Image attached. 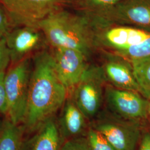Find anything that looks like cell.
Returning <instances> with one entry per match:
<instances>
[{"mask_svg": "<svg viewBox=\"0 0 150 150\" xmlns=\"http://www.w3.org/2000/svg\"><path fill=\"white\" fill-rule=\"evenodd\" d=\"M86 136L92 150H117L101 133L91 126L88 129Z\"/></svg>", "mask_w": 150, "mask_h": 150, "instance_id": "18", "label": "cell"}, {"mask_svg": "<svg viewBox=\"0 0 150 150\" xmlns=\"http://www.w3.org/2000/svg\"><path fill=\"white\" fill-rule=\"evenodd\" d=\"M101 67L108 85L120 89L139 92L133 67L129 59L113 52L107 53Z\"/></svg>", "mask_w": 150, "mask_h": 150, "instance_id": "12", "label": "cell"}, {"mask_svg": "<svg viewBox=\"0 0 150 150\" xmlns=\"http://www.w3.org/2000/svg\"><path fill=\"white\" fill-rule=\"evenodd\" d=\"M87 13L97 27L125 25L150 32V0H121L105 11Z\"/></svg>", "mask_w": 150, "mask_h": 150, "instance_id": "4", "label": "cell"}, {"mask_svg": "<svg viewBox=\"0 0 150 150\" xmlns=\"http://www.w3.org/2000/svg\"><path fill=\"white\" fill-rule=\"evenodd\" d=\"M54 69L59 80L70 93L80 81L88 64V57L73 48H54Z\"/></svg>", "mask_w": 150, "mask_h": 150, "instance_id": "10", "label": "cell"}, {"mask_svg": "<svg viewBox=\"0 0 150 150\" xmlns=\"http://www.w3.org/2000/svg\"><path fill=\"white\" fill-rule=\"evenodd\" d=\"M106 83L101 67L88 65L71 92L72 100L88 121L93 120L100 113Z\"/></svg>", "mask_w": 150, "mask_h": 150, "instance_id": "6", "label": "cell"}, {"mask_svg": "<svg viewBox=\"0 0 150 150\" xmlns=\"http://www.w3.org/2000/svg\"><path fill=\"white\" fill-rule=\"evenodd\" d=\"M133 67L139 92L150 100V56L129 60Z\"/></svg>", "mask_w": 150, "mask_h": 150, "instance_id": "16", "label": "cell"}, {"mask_svg": "<svg viewBox=\"0 0 150 150\" xmlns=\"http://www.w3.org/2000/svg\"><path fill=\"white\" fill-rule=\"evenodd\" d=\"M60 150H92L86 136L77 137L64 141Z\"/></svg>", "mask_w": 150, "mask_h": 150, "instance_id": "20", "label": "cell"}, {"mask_svg": "<svg viewBox=\"0 0 150 150\" xmlns=\"http://www.w3.org/2000/svg\"><path fill=\"white\" fill-rule=\"evenodd\" d=\"M11 56V64H17L32 53L39 52L47 43L39 27L23 26L13 27L5 36Z\"/></svg>", "mask_w": 150, "mask_h": 150, "instance_id": "9", "label": "cell"}, {"mask_svg": "<svg viewBox=\"0 0 150 150\" xmlns=\"http://www.w3.org/2000/svg\"><path fill=\"white\" fill-rule=\"evenodd\" d=\"M0 2H1V0H0Z\"/></svg>", "mask_w": 150, "mask_h": 150, "instance_id": "27", "label": "cell"}, {"mask_svg": "<svg viewBox=\"0 0 150 150\" xmlns=\"http://www.w3.org/2000/svg\"><path fill=\"white\" fill-rule=\"evenodd\" d=\"M12 28L9 17L2 5L0 6V38H5Z\"/></svg>", "mask_w": 150, "mask_h": 150, "instance_id": "22", "label": "cell"}, {"mask_svg": "<svg viewBox=\"0 0 150 150\" xmlns=\"http://www.w3.org/2000/svg\"><path fill=\"white\" fill-rule=\"evenodd\" d=\"M62 108L57 122L62 141L86 136L89 128L88 120L76 106L72 97L66 99Z\"/></svg>", "mask_w": 150, "mask_h": 150, "instance_id": "13", "label": "cell"}, {"mask_svg": "<svg viewBox=\"0 0 150 150\" xmlns=\"http://www.w3.org/2000/svg\"><path fill=\"white\" fill-rule=\"evenodd\" d=\"M121 0H81V4L86 12L97 13L108 10Z\"/></svg>", "mask_w": 150, "mask_h": 150, "instance_id": "19", "label": "cell"}, {"mask_svg": "<svg viewBox=\"0 0 150 150\" xmlns=\"http://www.w3.org/2000/svg\"><path fill=\"white\" fill-rule=\"evenodd\" d=\"M104 100L108 111L119 118L142 123L147 120L149 100L138 92L108 84L105 87Z\"/></svg>", "mask_w": 150, "mask_h": 150, "instance_id": "8", "label": "cell"}, {"mask_svg": "<svg viewBox=\"0 0 150 150\" xmlns=\"http://www.w3.org/2000/svg\"><path fill=\"white\" fill-rule=\"evenodd\" d=\"M68 91L56 74L52 54L36 52L32 59L27 107L23 121L25 131L34 132L54 117L67 98Z\"/></svg>", "mask_w": 150, "mask_h": 150, "instance_id": "1", "label": "cell"}, {"mask_svg": "<svg viewBox=\"0 0 150 150\" xmlns=\"http://www.w3.org/2000/svg\"><path fill=\"white\" fill-rule=\"evenodd\" d=\"M144 123L119 118L110 112L100 113L91 126L117 150H137Z\"/></svg>", "mask_w": 150, "mask_h": 150, "instance_id": "5", "label": "cell"}, {"mask_svg": "<svg viewBox=\"0 0 150 150\" xmlns=\"http://www.w3.org/2000/svg\"><path fill=\"white\" fill-rule=\"evenodd\" d=\"M38 27L53 48L76 49L88 57L97 47L96 27L86 12L77 15L61 8L43 18Z\"/></svg>", "mask_w": 150, "mask_h": 150, "instance_id": "2", "label": "cell"}, {"mask_svg": "<svg viewBox=\"0 0 150 150\" xmlns=\"http://www.w3.org/2000/svg\"><path fill=\"white\" fill-rule=\"evenodd\" d=\"M25 131L23 126L5 118L0 126V150H21Z\"/></svg>", "mask_w": 150, "mask_h": 150, "instance_id": "15", "label": "cell"}, {"mask_svg": "<svg viewBox=\"0 0 150 150\" xmlns=\"http://www.w3.org/2000/svg\"><path fill=\"white\" fill-rule=\"evenodd\" d=\"M5 73H0V113L7 115L8 105L5 85Z\"/></svg>", "mask_w": 150, "mask_h": 150, "instance_id": "23", "label": "cell"}, {"mask_svg": "<svg viewBox=\"0 0 150 150\" xmlns=\"http://www.w3.org/2000/svg\"><path fill=\"white\" fill-rule=\"evenodd\" d=\"M71 0H1L13 27H38L39 22Z\"/></svg>", "mask_w": 150, "mask_h": 150, "instance_id": "7", "label": "cell"}, {"mask_svg": "<svg viewBox=\"0 0 150 150\" xmlns=\"http://www.w3.org/2000/svg\"><path fill=\"white\" fill-rule=\"evenodd\" d=\"M76 1H80V2L81 0H76Z\"/></svg>", "mask_w": 150, "mask_h": 150, "instance_id": "26", "label": "cell"}, {"mask_svg": "<svg viewBox=\"0 0 150 150\" xmlns=\"http://www.w3.org/2000/svg\"><path fill=\"white\" fill-rule=\"evenodd\" d=\"M27 141H23L21 150H60L63 143L57 122L49 118L35 131Z\"/></svg>", "mask_w": 150, "mask_h": 150, "instance_id": "14", "label": "cell"}, {"mask_svg": "<svg viewBox=\"0 0 150 150\" xmlns=\"http://www.w3.org/2000/svg\"><path fill=\"white\" fill-rule=\"evenodd\" d=\"M137 150H150V129L145 127L142 129Z\"/></svg>", "mask_w": 150, "mask_h": 150, "instance_id": "24", "label": "cell"}, {"mask_svg": "<svg viewBox=\"0 0 150 150\" xmlns=\"http://www.w3.org/2000/svg\"><path fill=\"white\" fill-rule=\"evenodd\" d=\"M113 53L129 60L150 56V37L139 44Z\"/></svg>", "mask_w": 150, "mask_h": 150, "instance_id": "17", "label": "cell"}, {"mask_svg": "<svg viewBox=\"0 0 150 150\" xmlns=\"http://www.w3.org/2000/svg\"><path fill=\"white\" fill-rule=\"evenodd\" d=\"M32 69L27 57L14 65L5 73V85L7 100V115L13 123L20 125L25 118Z\"/></svg>", "mask_w": 150, "mask_h": 150, "instance_id": "3", "label": "cell"}, {"mask_svg": "<svg viewBox=\"0 0 150 150\" xmlns=\"http://www.w3.org/2000/svg\"><path fill=\"white\" fill-rule=\"evenodd\" d=\"M150 32L137 27L125 25H110L97 28V47L108 49L115 52L127 49L144 41Z\"/></svg>", "mask_w": 150, "mask_h": 150, "instance_id": "11", "label": "cell"}, {"mask_svg": "<svg viewBox=\"0 0 150 150\" xmlns=\"http://www.w3.org/2000/svg\"><path fill=\"white\" fill-rule=\"evenodd\" d=\"M10 64L11 56L5 37L0 38V73L5 72Z\"/></svg>", "mask_w": 150, "mask_h": 150, "instance_id": "21", "label": "cell"}, {"mask_svg": "<svg viewBox=\"0 0 150 150\" xmlns=\"http://www.w3.org/2000/svg\"><path fill=\"white\" fill-rule=\"evenodd\" d=\"M147 120H149L150 122V100H149V105L147 108Z\"/></svg>", "mask_w": 150, "mask_h": 150, "instance_id": "25", "label": "cell"}]
</instances>
